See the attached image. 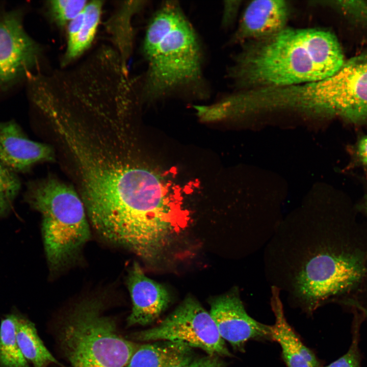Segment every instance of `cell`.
Masks as SVG:
<instances>
[{
  "instance_id": "6da1fadb",
  "label": "cell",
  "mask_w": 367,
  "mask_h": 367,
  "mask_svg": "<svg viewBox=\"0 0 367 367\" xmlns=\"http://www.w3.org/2000/svg\"><path fill=\"white\" fill-rule=\"evenodd\" d=\"M171 188L128 152H115L96 174L86 204L89 222L107 242L154 260L190 220L180 196Z\"/></svg>"
},
{
  "instance_id": "7a4b0ae2",
  "label": "cell",
  "mask_w": 367,
  "mask_h": 367,
  "mask_svg": "<svg viewBox=\"0 0 367 367\" xmlns=\"http://www.w3.org/2000/svg\"><path fill=\"white\" fill-rule=\"evenodd\" d=\"M345 62L332 33L285 28L247 46L237 58L229 74L240 86L282 88L329 77Z\"/></svg>"
},
{
  "instance_id": "3957f363",
  "label": "cell",
  "mask_w": 367,
  "mask_h": 367,
  "mask_svg": "<svg viewBox=\"0 0 367 367\" xmlns=\"http://www.w3.org/2000/svg\"><path fill=\"white\" fill-rule=\"evenodd\" d=\"M142 53L147 69L140 99L172 96L203 99L209 94L199 37L177 1L163 2L150 19Z\"/></svg>"
},
{
  "instance_id": "277c9868",
  "label": "cell",
  "mask_w": 367,
  "mask_h": 367,
  "mask_svg": "<svg viewBox=\"0 0 367 367\" xmlns=\"http://www.w3.org/2000/svg\"><path fill=\"white\" fill-rule=\"evenodd\" d=\"M23 201L39 212L46 257L57 272L73 263L89 240L90 229L77 191L53 175L29 181Z\"/></svg>"
},
{
  "instance_id": "5b68a950",
  "label": "cell",
  "mask_w": 367,
  "mask_h": 367,
  "mask_svg": "<svg viewBox=\"0 0 367 367\" xmlns=\"http://www.w3.org/2000/svg\"><path fill=\"white\" fill-rule=\"evenodd\" d=\"M98 298L78 303L66 317L59 339L72 367H125L140 344L123 338Z\"/></svg>"
},
{
  "instance_id": "8992f818",
  "label": "cell",
  "mask_w": 367,
  "mask_h": 367,
  "mask_svg": "<svg viewBox=\"0 0 367 367\" xmlns=\"http://www.w3.org/2000/svg\"><path fill=\"white\" fill-rule=\"evenodd\" d=\"M363 252L327 246L316 251L303 265L296 279L297 295L309 312L324 302L359 281L365 269Z\"/></svg>"
},
{
  "instance_id": "52a82bcc",
  "label": "cell",
  "mask_w": 367,
  "mask_h": 367,
  "mask_svg": "<svg viewBox=\"0 0 367 367\" xmlns=\"http://www.w3.org/2000/svg\"><path fill=\"white\" fill-rule=\"evenodd\" d=\"M296 93L298 100L347 121H367V54L345 61L329 77L299 86Z\"/></svg>"
},
{
  "instance_id": "ba28073f",
  "label": "cell",
  "mask_w": 367,
  "mask_h": 367,
  "mask_svg": "<svg viewBox=\"0 0 367 367\" xmlns=\"http://www.w3.org/2000/svg\"><path fill=\"white\" fill-rule=\"evenodd\" d=\"M132 335L140 341L178 342L200 349L207 355L232 356L209 312L191 297L186 298L156 326Z\"/></svg>"
},
{
  "instance_id": "9c48e42d",
  "label": "cell",
  "mask_w": 367,
  "mask_h": 367,
  "mask_svg": "<svg viewBox=\"0 0 367 367\" xmlns=\"http://www.w3.org/2000/svg\"><path fill=\"white\" fill-rule=\"evenodd\" d=\"M20 8L0 9V101L40 70V45L26 32Z\"/></svg>"
},
{
  "instance_id": "30bf717a",
  "label": "cell",
  "mask_w": 367,
  "mask_h": 367,
  "mask_svg": "<svg viewBox=\"0 0 367 367\" xmlns=\"http://www.w3.org/2000/svg\"><path fill=\"white\" fill-rule=\"evenodd\" d=\"M209 312L221 337L235 351L244 352L250 340H272L271 326L251 317L237 293L212 299Z\"/></svg>"
},
{
  "instance_id": "8fae6325",
  "label": "cell",
  "mask_w": 367,
  "mask_h": 367,
  "mask_svg": "<svg viewBox=\"0 0 367 367\" xmlns=\"http://www.w3.org/2000/svg\"><path fill=\"white\" fill-rule=\"evenodd\" d=\"M55 159L49 144L29 138L14 120L0 121V161L10 169L26 173L36 165Z\"/></svg>"
},
{
  "instance_id": "7c38bea8",
  "label": "cell",
  "mask_w": 367,
  "mask_h": 367,
  "mask_svg": "<svg viewBox=\"0 0 367 367\" xmlns=\"http://www.w3.org/2000/svg\"><path fill=\"white\" fill-rule=\"evenodd\" d=\"M126 284L133 304L126 321L128 326L152 324L170 303L166 289L146 276L137 263H134L129 270Z\"/></svg>"
},
{
  "instance_id": "4fadbf2b",
  "label": "cell",
  "mask_w": 367,
  "mask_h": 367,
  "mask_svg": "<svg viewBox=\"0 0 367 367\" xmlns=\"http://www.w3.org/2000/svg\"><path fill=\"white\" fill-rule=\"evenodd\" d=\"M285 1L257 0L246 7L232 41H257L285 28L289 15Z\"/></svg>"
},
{
  "instance_id": "5bb4252c",
  "label": "cell",
  "mask_w": 367,
  "mask_h": 367,
  "mask_svg": "<svg viewBox=\"0 0 367 367\" xmlns=\"http://www.w3.org/2000/svg\"><path fill=\"white\" fill-rule=\"evenodd\" d=\"M271 305L275 323L271 325L272 340L281 349L282 359L287 367H320L314 353L302 342L287 322L278 291L274 290Z\"/></svg>"
},
{
  "instance_id": "9a60e30c",
  "label": "cell",
  "mask_w": 367,
  "mask_h": 367,
  "mask_svg": "<svg viewBox=\"0 0 367 367\" xmlns=\"http://www.w3.org/2000/svg\"><path fill=\"white\" fill-rule=\"evenodd\" d=\"M103 5L101 1L88 2L84 10L68 23L62 67H66L91 45L100 21Z\"/></svg>"
},
{
  "instance_id": "2e32d148",
  "label": "cell",
  "mask_w": 367,
  "mask_h": 367,
  "mask_svg": "<svg viewBox=\"0 0 367 367\" xmlns=\"http://www.w3.org/2000/svg\"><path fill=\"white\" fill-rule=\"evenodd\" d=\"M140 344L125 367H172L194 356L192 348L178 342Z\"/></svg>"
},
{
  "instance_id": "e0dca14e",
  "label": "cell",
  "mask_w": 367,
  "mask_h": 367,
  "mask_svg": "<svg viewBox=\"0 0 367 367\" xmlns=\"http://www.w3.org/2000/svg\"><path fill=\"white\" fill-rule=\"evenodd\" d=\"M16 337L23 356L34 367H46L51 363H58L39 337L34 324L29 320L18 317Z\"/></svg>"
},
{
  "instance_id": "ac0fdd59",
  "label": "cell",
  "mask_w": 367,
  "mask_h": 367,
  "mask_svg": "<svg viewBox=\"0 0 367 367\" xmlns=\"http://www.w3.org/2000/svg\"><path fill=\"white\" fill-rule=\"evenodd\" d=\"M18 317L13 314L4 319L0 326V363L4 367H29L17 340Z\"/></svg>"
},
{
  "instance_id": "d6986e66",
  "label": "cell",
  "mask_w": 367,
  "mask_h": 367,
  "mask_svg": "<svg viewBox=\"0 0 367 367\" xmlns=\"http://www.w3.org/2000/svg\"><path fill=\"white\" fill-rule=\"evenodd\" d=\"M146 1H126L121 5L120 9L115 15L121 26L118 34L114 37L117 43L116 49L123 61L127 63L133 49V32L132 27V19L136 13L139 12L145 6Z\"/></svg>"
},
{
  "instance_id": "ffe728a7",
  "label": "cell",
  "mask_w": 367,
  "mask_h": 367,
  "mask_svg": "<svg viewBox=\"0 0 367 367\" xmlns=\"http://www.w3.org/2000/svg\"><path fill=\"white\" fill-rule=\"evenodd\" d=\"M21 186L18 174L0 161V219L11 212Z\"/></svg>"
},
{
  "instance_id": "44dd1931",
  "label": "cell",
  "mask_w": 367,
  "mask_h": 367,
  "mask_svg": "<svg viewBox=\"0 0 367 367\" xmlns=\"http://www.w3.org/2000/svg\"><path fill=\"white\" fill-rule=\"evenodd\" d=\"M351 325V340L346 352L325 366L320 367H362L360 349V329L364 319L361 313H354Z\"/></svg>"
},
{
  "instance_id": "7402d4cb",
  "label": "cell",
  "mask_w": 367,
  "mask_h": 367,
  "mask_svg": "<svg viewBox=\"0 0 367 367\" xmlns=\"http://www.w3.org/2000/svg\"><path fill=\"white\" fill-rule=\"evenodd\" d=\"M88 2L77 0L49 1L46 4L51 19L58 25L68 24L84 9Z\"/></svg>"
},
{
  "instance_id": "603a6c76",
  "label": "cell",
  "mask_w": 367,
  "mask_h": 367,
  "mask_svg": "<svg viewBox=\"0 0 367 367\" xmlns=\"http://www.w3.org/2000/svg\"><path fill=\"white\" fill-rule=\"evenodd\" d=\"M329 5L336 9L350 22L367 30V2L338 1L330 2Z\"/></svg>"
},
{
  "instance_id": "cb8c5ba5",
  "label": "cell",
  "mask_w": 367,
  "mask_h": 367,
  "mask_svg": "<svg viewBox=\"0 0 367 367\" xmlns=\"http://www.w3.org/2000/svg\"><path fill=\"white\" fill-rule=\"evenodd\" d=\"M226 363L221 357L206 355L195 357L182 362L172 367H226Z\"/></svg>"
},
{
  "instance_id": "d4e9b609",
  "label": "cell",
  "mask_w": 367,
  "mask_h": 367,
  "mask_svg": "<svg viewBox=\"0 0 367 367\" xmlns=\"http://www.w3.org/2000/svg\"><path fill=\"white\" fill-rule=\"evenodd\" d=\"M240 1H224L223 4L222 24L229 26L234 20L238 12Z\"/></svg>"
},
{
  "instance_id": "484cf974",
  "label": "cell",
  "mask_w": 367,
  "mask_h": 367,
  "mask_svg": "<svg viewBox=\"0 0 367 367\" xmlns=\"http://www.w3.org/2000/svg\"><path fill=\"white\" fill-rule=\"evenodd\" d=\"M356 152L360 163L367 167V135L359 140L357 145Z\"/></svg>"
},
{
  "instance_id": "4316f807",
  "label": "cell",
  "mask_w": 367,
  "mask_h": 367,
  "mask_svg": "<svg viewBox=\"0 0 367 367\" xmlns=\"http://www.w3.org/2000/svg\"><path fill=\"white\" fill-rule=\"evenodd\" d=\"M365 205H366V209H367V198H366V200Z\"/></svg>"
}]
</instances>
